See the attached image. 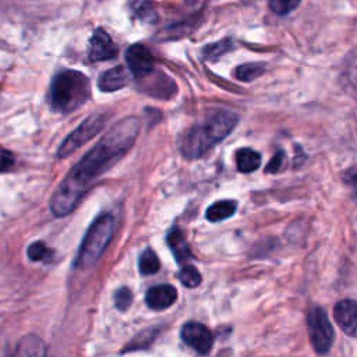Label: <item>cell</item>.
Instances as JSON below:
<instances>
[{"mask_svg":"<svg viewBox=\"0 0 357 357\" xmlns=\"http://www.w3.org/2000/svg\"><path fill=\"white\" fill-rule=\"evenodd\" d=\"M138 132L139 120L134 116L114 124L60 183L50 199L53 215L60 218L73 212L88 187L132 146Z\"/></svg>","mask_w":357,"mask_h":357,"instance_id":"cell-1","label":"cell"},{"mask_svg":"<svg viewBox=\"0 0 357 357\" xmlns=\"http://www.w3.org/2000/svg\"><path fill=\"white\" fill-rule=\"evenodd\" d=\"M238 117L227 110H218L202 124L191 127L181 138L180 151L188 159H197L225 139L237 126Z\"/></svg>","mask_w":357,"mask_h":357,"instance_id":"cell-2","label":"cell"},{"mask_svg":"<svg viewBox=\"0 0 357 357\" xmlns=\"http://www.w3.org/2000/svg\"><path fill=\"white\" fill-rule=\"evenodd\" d=\"M91 93V84L86 75L75 70H66L57 74L50 86L52 107L61 113H70L82 106Z\"/></svg>","mask_w":357,"mask_h":357,"instance_id":"cell-3","label":"cell"},{"mask_svg":"<svg viewBox=\"0 0 357 357\" xmlns=\"http://www.w3.org/2000/svg\"><path fill=\"white\" fill-rule=\"evenodd\" d=\"M116 230L114 216L110 213L99 215L89 226L78 250L74 266L78 269L91 268L103 254Z\"/></svg>","mask_w":357,"mask_h":357,"instance_id":"cell-4","label":"cell"},{"mask_svg":"<svg viewBox=\"0 0 357 357\" xmlns=\"http://www.w3.org/2000/svg\"><path fill=\"white\" fill-rule=\"evenodd\" d=\"M307 328L314 350L318 354L328 353L333 343L335 332L324 308L312 307L310 310L307 317Z\"/></svg>","mask_w":357,"mask_h":357,"instance_id":"cell-5","label":"cell"},{"mask_svg":"<svg viewBox=\"0 0 357 357\" xmlns=\"http://www.w3.org/2000/svg\"><path fill=\"white\" fill-rule=\"evenodd\" d=\"M106 124V116L105 114H91L88 116L74 131L70 132V135L66 137V139L61 142L57 156L59 158H67L77 149H79L85 142L92 139Z\"/></svg>","mask_w":357,"mask_h":357,"instance_id":"cell-6","label":"cell"},{"mask_svg":"<svg viewBox=\"0 0 357 357\" xmlns=\"http://www.w3.org/2000/svg\"><path fill=\"white\" fill-rule=\"evenodd\" d=\"M126 61L137 79H144L153 73L155 61L149 49L141 43L131 45L126 52Z\"/></svg>","mask_w":357,"mask_h":357,"instance_id":"cell-7","label":"cell"},{"mask_svg":"<svg viewBox=\"0 0 357 357\" xmlns=\"http://www.w3.org/2000/svg\"><path fill=\"white\" fill-rule=\"evenodd\" d=\"M181 339L199 354H208L213 344L212 332L199 322H187L181 328Z\"/></svg>","mask_w":357,"mask_h":357,"instance_id":"cell-8","label":"cell"},{"mask_svg":"<svg viewBox=\"0 0 357 357\" xmlns=\"http://www.w3.org/2000/svg\"><path fill=\"white\" fill-rule=\"evenodd\" d=\"M117 46L112 40L110 35L103 31L102 28H98L91 39H89V49H88V59L91 61H103L110 60L117 56Z\"/></svg>","mask_w":357,"mask_h":357,"instance_id":"cell-9","label":"cell"},{"mask_svg":"<svg viewBox=\"0 0 357 357\" xmlns=\"http://www.w3.org/2000/svg\"><path fill=\"white\" fill-rule=\"evenodd\" d=\"M333 315L337 326L349 336H357V301L344 298L336 303Z\"/></svg>","mask_w":357,"mask_h":357,"instance_id":"cell-10","label":"cell"},{"mask_svg":"<svg viewBox=\"0 0 357 357\" xmlns=\"http://www.w3.org/2000/svg\"><path fill=\"white\" fill-rule=\"evenodd\" d=\"M177 298V290L172 284H158L145 294L146 305L153 311H162L173 305Z\"/></svg>","mask_w":357,"mask_h":357,"instance_id":"cell-11","label":"cell"},{"mask_svg":"<svg viewBox=\"0 0 357 357\" xmlns=\"http://www.w3.org/2000/svg\"><path fill=\"white\" fill-rule=\"evenodd\" d=\"M127 84V71L123 66H116L106 70L100 74L98 79V86L103 92H114L126 86Z\"/></svg>","mask_w":357,"mask_h":357,"instance_id":"cell-12","label":"cell"},{"mask_svg":"<svg viewBox=\"0 0 357 357\" xmlns=\"http://www.w3.org/2000/svg\"><path fill=\"white\" fill-rule=\"evenodd\" d=\"M236 165L238 172L251 173L261 165V155L251 148H241L236 152Z\"/></svg>","mask_w":357,"mask_h":357,"instance_id":"cell-13","label":"cell"},{"mask_svg":"<svg viewBox=\"0 0 357 357\" xmlns=\"http://www.w3.org/2000/svg\"><path fill=\"white\" fill-rule=\"evenodd\" d=\"M236 209H237V202L236 201L223 199V201H218V202L212 204L206 209L205 216L209 222H220V220H225V219L233 216Z\"/></svg>","mask_w":357,"mask_h":357,"instance_id":"cell-14","label":"cell"},{"mask_svg":"<svg viewBox=\"0 0 357 357\" xmlns=\"http://www.w3.org/2000/svg\"><path fill=\"white\" fill-rule=\"evenodd\" d=\"M167 244L170 245V250L173 251L177 262H183L190 258V250L185 243L184 234L181 233L180 229L174 227L169 231L167 234Z\"/></svg>","mask_w":357,"mask_h":357,"instance_id":"cell-15","label":"cell"},{"mask_svg":"<svg viewBox=\"0 0 357 357\" xmlns=\"http://www.w3.org/2000/svg\"><path fill=\"white\" fill-rule=\"evenodd\" d=\"M233 47H234V45H233L231 39L226 38V39H222L219 42H215V43H211V45L205 46L204 50H202V56L206 60H218L220 56L230 52Z\"/></svg>","mask_w":357,"mask_h":357,"instance_id":"cell-16","label":"cell"},{"mask_svg":"<svg viewBox=\"0 0 357 357\" xmlns=\"http://www.w3.org/2000/svg\"><path fill=\"white\" fill-rule=\"evenodd\" d=\"M264 71H265V64H262V63H245V64L238 66L236 68L234 74H236L237 79L248 82V81L258 78Z\"/></svg>","mask_w":357,"mask_h":357,"instance_id":"cell-17","label":"cell"},{"mask_svg":"<svg viewBox=\"0 0 357 357\" xmlns=\"http://www.w3.org/2000/svg\"><path fill=\"white\" fill-rule=\"evenodd\" d=\"M160 262L156 255V252L151 248H146L142 251L139 257V271L142 275H153L159 271Z\"/></svg>","mask_w":357,"mask_h":357,"instance_id":"cell-18","label":"cell"},{"mask_svg":"<svg viewBox=\"0 0 357 357\" xmlns=\"http://www.w3.org/2000/svg\"><path fill=\"white\" fill-rule=\"evenodd\" d=\"M18 353L28 356L45 354V344L35 336H26L18 344Z\"/></svg>","mask_w":357,"mask_h":357,"instance_id":"cell-19","label":"cell"},{"mask_svg":"<svg viewBox=\"0 0 357 357\" xmlns=\"http://www.w3.org/2000/svg\"><path fill=\"white\" fill-rule=\"evenodd\" d=\"M178 278H180L181 283L187 287H197L201 283V273L198 272V269L195 266H191V265L181 268Z\"/></svg>","mask_w":357,"mask_h":357,"instance_id":"cell-20","label":"cell"},{"mask_svg":"<svg viewBox=\"0 0 357 357\" xmlns=\"http://www.w3.org/2000/svg\"><path fill=\"white\" fill-rule=\"evenodd\" d=\"M300 0H269V8L278 15H286L297 8Z\"/></svg>","mask_w":357,"mask_h":357,"instance_id":"cell-21","label":"cell"},{"mask_svg":"<svg viewBox=\"0 0 357 357\" xmlns=\"http://www.w3.org/2000/svg\"><path fill=\"white\" fill-rule=\"evenodd\" d=\"M26 254L32 261H43L50 257V250L43 241H35L28 247Z\"/></svg>","mask_w":357,"mask_h":357,"instance_id":"cell-22","label":"cell"},{"mask_svg":"<svg viewBox=\"0 0 357 357\" xmlns=\"http://www.w3.org/2000/svg\"><path fill=\"white\" fill-rule=\"evenodd\" d=\"M132 303V293L127 287H121L114 294V304L120 311H126Z\"/></svg>","mask_w":357,"mask_h":357,"instance_id":"cell-23","label":"cell"},{"mask_svg":"<svg viewBox=\"0 0 357 357\" xmlns=\"http://www.w3.org/2000/svg\"><path fill=\"white\" fill-rule=\"evenodd\" d=\"M156 336V332L153 329H149L146 332H142V333H138V336L130 343L127 344V349L126 350H135V349H141V347H145L146 344H151L152 342V337Z\"/></svg>","mask_w":357,"mask_h":357,"instance_id":"cell-24","label":"cell"},{"mask_svg":"<svg viewBox=\"0 0 357 357\" xmlns=\"http://www.w3.org/2000/svg\"><path fill=\"white\" fill-rule=\"evenodd\" d=\"M284 158H286V155H284L283 151L276 152L275 156L266 165V173H278L282 169L283 163H284Z\"/></svg>","mask_w":357,"mask_h":357,"instance_id":"cell-25","label":"cell"},{"mask_svg":"<svg viewBox=\"0 0 357 357\" xmlns=\"http://www.w3.org/2000/svg\"><path fill=\"white\" fill-rule=\"evenodd\" d=\"M13 163H14L13 153L8 149L0 146V172L8 170L13 166Z\"/></svg>","mask_w":357,"mask_h":357,"instance_id":"cell-26","label":"cell"},{"mask_svg":"<svg viewBox=\"0 0 357 357\" xmlns=\"http://www.w3.org/2000/svg\"><path fill=\"white\" fill-rule=\"evenodd\" d=\"M344 183L351 188L354 197L357 198V167H351L344 174Z\"/></svg>","mask_w":357,"mask_h":357,"instance_id":"cell-27","label":"cell"},{"mask_svg":"<svg viewBox=\"0 0 357 357\" xmlns=\"http://www.w3.org/2000/svg\"><path fill=\"white\" fill-rule=\"evenodd\" d=\"M137 14H138V18L145 20V21H148V22H151V21H155V20H156V18H155V17H156V14H155L153 8H152L149 4H141V6L138 7Z\"/></svg>","mask_w":357,"mask_h":357,"instance_id":"cell-28","label":"cell"},{"mask_svg":"<svg viewBox=\"0 0 357 357\" xmlns=\"http://www.w3.org/2000/svg\"><path fill=\"white\" fill-rule=\"evenodd\" d=\"M347 81L350 82L351 88L357 92V57L354 59V61L350 64L347 70Z\"/></svg>","mask_w":357,"mask_h":357,"instance_id":"cell-29","label":"cell"},{"mask_svg":"<svg viewBox=\"0 0 357 357\" xmlns=\"http://www.w3.org/2000/svg\"><path fill=\"white\" fill-rule=\"evenodd\" d=\"M247 1H252V0H247Z\"/></svg>","mask_w":357,"mask_h":357,"instance_id":"cell-30","label":"cell"}]
</instances>
